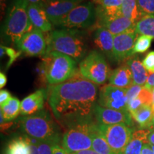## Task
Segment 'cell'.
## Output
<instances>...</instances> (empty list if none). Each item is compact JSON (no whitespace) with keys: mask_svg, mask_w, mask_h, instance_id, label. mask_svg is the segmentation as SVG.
Returning <instances> with one entry per match:
<instances>
[{"mask_svg":"<svg viewBox=\"0 0 154 154\" xmlns=\"http://www.w3.org/2000/svg\"><path fill=\"white\" fill-rule=\"evenodd\" d=\"M97 97V84L77 74L62 84L51 86L48 91V101L55 118L67 128L91 121Z\"/></svg>","mask_w":154,"mask_h":154,"instance_id":"1","label":"cell"},{"mask_svg":"<svg viewBox=\"0 0 154 154\" xmlns=\"http://www.w3.org/2000/svg\"><path fill=\"white\" fill-rule=\"evenodd\" d=\"M47 54L58 51L73 58L76 62L85 57L87 47L85 38L79 31L60 29L50 32L47 39Z\"/></svg>","mask_w":154,"mask_h":154,"instance_id":"2","label":"cell"},{"mask_svg":"<svg viewBox=\"0 0 154 154\" xmlns=\"http://www.w3.org/2000/svg\"><path fill=\"white\" fill-rule=\"evenodd\" d=\"M43 61L44 78L51 86L62 84L77 74V62L66 54L51 51L46 54Z\"/></svg>","mask_w":154,"mask_h":154,"instance_id":"3","label":"cell"},{"mask_svg":"<svg viewBox=\"0 0 154 154\" xmlns=\"http://www.w3.org/2000/svg\"><path fill=\"white\" fill-rule=\"evenodd\" d=\"M21 127L28 136L38 141L53 140L60 143V130L47 111L23 118Z\"/></svg>","mask_w":154,"mask_h":154,"instance_id":"4","label":"cell"},{"mask_svg":"<svg viewBox=\"0 0 154 154\" xmlns=\"http://www.w3.org/2000/svg\"><path fill=\"white\" fill-rule=\"evenodd\" d=\"M28 6L26 0H14L6 20L5 34L9 41L15 44L34 29L28 15Z\"/></svg>","mask_w":154,"mask_h":154,"instance_id":"5","label":"cell"},{"mask_svg":"<svg viewBox=\"0 0 154 154\" xmlns=\"http://www.w3.org/2000/svg\"><path fill=\"white\" fill-rule=\"evenodd\" d=\"M92 121L78 123L69 126L63 134L61 146L68 154L90 149L92 147Z\"/></svg>","mask_w":154,"mask_h":154,"instance_id":"6","label":"cell"},{"mask_svg":"<svg viewBox=\"0 0 154 154\" xmlns=\"http://www.w3.org/2000/svg\"><path fill=\"white\" fill-rule=\"evenodd\" d=\"M78 72L84 79L97 84H104L110 75V69L102 54L92 51L80 61Z\"/></svg>","mask_w":154,"mask_h":154,"instance_id":"7","label":"cell"},{"mask_svg":"<svg viewBox=\"0 0 154 154\" xmlns=\"http://www.w3.org/2000/svg\"><path fill=\"white\" fill-rule=\"evenodd\" d=\"M96 22L95 5L92 2L82 3L70 11L59 27L62 29H86Z\"/></svg>","mask_w":154,"mask_h":154,"instance_id":"8","label":"cell"},{"mask_svg":"<svg viewBox=\"0 0 154 154\" xmlns=\"http://www.w3.org/2000/svg\"><path fill=\"white\" fill-rule=\"evenodd\" d=\"M98 125L115 154H124L134 132L130 126L124 124Z\"/></svg>","mask_w":154,"mask_h":154,"instance_id":"9","label":"cell"},{"mask_svg":"<svg viewBox=\"0 0 154 154\" xmlns=\"http://www.w3.org/2000/svg\"><path fill=\"white\" fill-rule=\"evenodd\" d=\"M19 51L29 57L45 56L47 51V40L41 30L34 28L17 42Z\"/></svg>","mask_w":154,"mask_h":154,"instance_id":"10","label":"cell"},{"mask_svg":"<svg viewBox=\"0 0 154 154\" xmlns=\"http://www.w3.org/2000/svg\"><path fill=\"white\" fill-rule=\"evenodd\" d=\"M126 89L110 84L103 86L99 90V105L108 109L128 111L127 108Z\"/></svg>","mask_w":154,"mask_h":154,"instance_id":"11","label":"cell"},{"mask_svg":"<svg viewBox=\"0 0 154 154\" xmlns=\"http://www.w3.org/2000/svg\"><path fill=\"white\" fill-rule=\"evenodd\" d=\"M138 36L136 31L115 35L113 49V60L120 63L131 58L134 54V48Z\"/></svg>","mask_w":154,"mask_h":154,"instance_id":"12","label":"cell"},{"mask_svg":"<svg viewBox=\"0 0 154 154\" xmlns=\"http://www.w3.org/2000/svg\"><path fill=\"white\" fill-rule=\"evenodd\" d=\"M84 0H63L59 2H48L44 7L50 22L53 26L59 27L70 11Z\"/></svg>","mask_w":154,"mask_h":154,"instance_id":"13","label":"cell"},{"mask_svg":"<svg viewBox=\"0 0 154 154\" xmlns=\"http://www.w3.org/2000/svg\"><path fill=\"white\" fill-rule=\"evenodd\" d=\"M94 116L100 125H114L124 124L130 126L131 124V115L128 111L115 110L102 107L96 104L94 108Z\"/></svg>","mask_w":154,"mask_h":154,"instance_id":"14","label":"cell"},{"mask_svg":"<svg viewBox=\"0 0 154 154\" xmlns=\"http://www.w3.org/2000/svg\"><path fill=\"white\" fill-rule=\"evenodd\" d=\"M96 23L98 26L106 29L113 35H118L125 32L135 31L136 24L131 19L126 18L123 15L101 19L96 21Z\"/></svg>","mask_w":154,"mask_h":154,"instance_id":"15","label":"cell"},{"mask_svg":"<svg viewBox=\"0 0 154 154\" xmlns=\"http://www.w3.org/2000/svg\"><path fill=\"white\" fill-rule=\"evenodd\" d=\"M46 96V91L44 89H39L24 98L21 101V114L32 116L41 111Z\"/></svg>","mask_w":154,"mask_h":154,"instance_id":"16","label":"cell"},{"mask_svg":"<svg viewBox=\"0 0 154 154\" xmlns=\"http://www.w3.org/2000/svg\"><path fill=\"white\" fill-rule=\"evenodd\" d=\"M28 15L34 28L41 30L42 32H51L52 24L50 22L44 7L36 5L29 4Z\"/></svg>","mask_w":154,"mask_h":154,"instance_id":"17","label":"cell"},{"mask_svg":"<svg viewBox=\"0 0 154 154\" xmlns=\"http://www.w3.org/2000/svg\"><path fill=\"white\" fill-rule=\"evenodd\" d=\"M114 36L109 30L101 26H98L94 34V42L96 47L112 59Z\"/></svg>","mask_w":154,"mask_h":154,"instance_id":"18","label":"cell"},{"mask_svg":"<svg viewBox=\"0 0 154 154\" xmlns=\"http://www.w3.org/2000/svg\"><path fill=\"white\" fill-rule=\"evenodd\" d=\"M110 85L121 88H128L134 84L132 74L127 64L119 66L111 72L109 77Z\"/></svg>","mask_w":154,"mask_h":154,"instance_id":"19","label":"cell"},{"mask_svg":"<svg viewBox=\"0 0 154 154\" xmlns=\"http://www.w3.org/2000/svg\"><path fill=\"white\" fill-rule=\"evenodd\" d=\"M149 129H139L133 132L124 154H141L144 143H149Z\"/></svg>","mask_w":154,"mask_h":154,"instance_id":"20","label":"cell"},{"mask_svg":"<svg viewBox=\"0 0 154 154\" xmlns=\"http://www.w3.org/2000/svg\"><path fill=\"white\" fill-rule=\"evenodd\" d=\"M132 74L134 84L143 86L149 78V72L143 66L138 57H131L126 61Z\"/></svg>","mask_w":154,"mask_h":154,"instance_id":"21","label":"cell"},{"mask_svg":"<svg viewBox=\"0 0 154 154\" xmlns=\"http://www.w3.org/2000/svg\"><path fill=\"white\" fill-rule=\"evenodd\" d=\"M92 149L99 154H115L100 131L98 124H94L93 126Z\"/></svg>","mask_w":154,"mask_h":154,"instance_id":"22","label":"cell"},{"mask_svg":"<svg viewBox=\"0 0 154 154\" xmlns=\"http://www.w3.org/2000/svg\"><path fill=\"white\" fill-rule=\"evenodd\" d=\"M131 115L141 129L151 128L154 118V112L151 106H143Z\"/></svg>","mask_w":154,"mask_h":154,"instance_id":"23","label":"cell"},{"mask_svg":"<svg viewBox=\"0 0 154 154\" xmlns=\"http://www.w3.org/2000/svg\"><path fill=\"white\" fill-rule=\"evenodd\" d=\"M136 34L154 38V14L144 15L136 23L135 28Z\"/></svg>","mask_w":154,"mask_h":154,"instance_id":"24","label":"cell"},{"mask_svg":"<svg viewBox=\"0 0 154 154\" xmlns=\"http://www.w3.org/2000/svg\"><path fill=\"white\" fill-rule=\"evenodd\" d=\"M1 113L6 121L16 119L21 113V102L17 98L11 97L7 103L1 106Z\"/></svg>","mask_w":154,"mask_h":154,"instance_id":"25","label":"cell"},{"mask_svg":"<svg viewBox=\"0 0 154 154\" xmlns=\"http://www.w3.org/2000/svg\"><path fill=\"white\" fill-rule=\"evenodd\" d=\"M121 13L123 16L131 19L136 24L142 17L138 7L137 0H123Z\"/></svg>","mask_w":154,"mask_h":154,"instance_id":"26","label":"cell"},{"mask_svg":"<svg viewBox=\"0 0 154 154\" xmlns=\"http://www.w3.org/2000/svg\"><path fill=\"white\" fill-rule=\"evenodd\" d=\"M7 154H30L29 143L26 138H18L12 140L8 144Z\"/></svg>","mask_w":154,"mask_h":154,"instance_id":"27","label":"cell"},{"mask_svg":"<svg viewBox=\"0 0 154 154\" xmlns=\"http://www.w3.org/2000/svg\"><path fill=\"white\" fill-rule=\"evenodd\" d=\"M94 5L110 12L122 14L121 6L123 0H91Z\"/></svg>","mask_w":154,"mask_h":154,"instance_id":"28","label":"cell"},{"mask_svg":"<svg viewBox=\"0 0 154 154\" xmlns=\"http://www.w3.org/2000/svg\"><path fill=\"white\" fill-rule=\"evenodd\" d=\"M152 39H153V38L148 36H138L134 45V54L146 52V51L149 49L150 47H151Z\"/></svg>","mask_w":154,"mask_h":154,"instance_id":"29","label":"cell"},{"mask_svg":"<svg viewBox=\"0 0 154 154\" xmlns=\"http://www.w3.org/2000/svg\"><path fill=\"white\" fill-rule=\"evenodd\" d=\"M0 51H1V58H2L4 56H7L8 57V61L7 63V68H9L10 66L17 60V59L22 54L21 51H16V50L12 49L11 47H5V46L1 45L0 47Z\"/></svg>","mask_w":154,"mask_h":154,"instance_id":"30","label":"cell"},{"mask_svg":"<svg viewBox=\"0 0 154 154\" xmlns=\"http://www.w3.org/2000/svg\"><path fill=\"white\" fill-rule=\"evenodd\" d=\"M137 4L142 17L154 14V0H137Z\"/></svg>","mask_w":154,"mask_h":154,"instance_id":"31","label":"cell"},{"mask_svg":"<svg viewBox=\"0 0 154 154\" xmlns=\"http://www.w3.org/2000/svg\"><path fill=\"white\" fill-rule=\"evenodd\" d=\"M59 143L53 140H44L38 142L37 147L38 154H52L53 146Z\"/></svg>","mask_w":154,"mask_h":154,"instance_id":"32","label":"cell"},{"mask_svg":"<svg viewBox=\"0 0 154 154\" xmlns=\"http://www.w3.org/2000/svg\"><path fill=\"white\" fill-rule=\"evenodd\" d=\"M143 86L136 85V84H133L126 89V97H127V101L130 102L132 100L138 97L139 96L140 92L143 90Z\"/></svg>","mask_w":154,"mask_h":154,"instance_id":"33","label":"cell"},{"mask_svg":"<svg viewBox=\"0 0 154 154\" xmlns=\"http://www.w3.org/2000/svg\"><path fill=\"white\" fill-rule=\"evenodd\" d=\"M143 66L150 74L154 73V51H150L142 61Z\"/></svg>","mask_w":154,"mask_h":154,"instance_id":"34","label":"cell"},{"mask_svg":"<svg viewBox=\"0 0 154 154\" xmlns=\"http://www.w3.org/2000/svg\"><path fill=\"white\" fill-rule=\"evenodd\" d=\"M12 96H11L10 92L6 89H2L0 91V106L5 105L9 101Z\"/></svg>","mask_w":154,"mask_h":154,"instance_id":"35","label":"cell"},{"mask_svg":"<svg viewBox=\"0 0 154 154\" xmlns=\"http://www.w3.org/2000/svg\"><path fill=\"white\" fill-rule=\"evenodd\" d=\"M143 87L152 91V90L154 88V73L149 74L147 82H146L145 85L143 86Z\"/></svg>","mask_w":154,"mask_h":154,"instance_id":"36","label":"cell"},{"mask_svg":"<svg viewBox=\"0 0 154 154\" xmlns=\"http://www.w3.org/2000/svg\"><path fill=\"white\" fill-rule=\"evenodd\" d=\"M52 154H68L66 151L63 149L62 146H60L59 144H55L53 146Z\"/></svg>","mask_w":154,"mask_h":154,"instance_id":"37","label":"cell"},{"mask_svg":"<svg viewBox=\"0 0 154 154\" xmlns=\"http://www.w3.org/2000/svg\"><path fill=\"white\" fill-rule=\"evenodd\" d=\"M141 154H154V151L149 143H144L142 149Z\"/></svg>","mask_w":154,"mask_h":154,"instance_id":"38","label":"cell"},{"mask_svg":"<svg viewBox=\"0 0 154 154\" xmlns=\"http://www.w3.org/2000/svg\"><path fill=\"white\" fill-rule=\"evenodd\" d=\"M29 4H32V5H36L41 6L42 7H45L47 5V0H26Z\"/></svg>","mask_w":154,"mask_h":154,"instance_id":"39","label":"cell"},{"mask_svg":"<svg viewBox=\"0 0 154 154\" xmlns=\"http://www.w3.org/2000/svg\"><path fill=\"white\" fill-rule=\"evenodd\" d=\"M7 82V78L3 72L0 73V88H3Z\"/></svg>","mask_w":154,"mask_h":154,"instance_id":"40","label":"cell"},{"mask_svg":"<svg viewBox=\"0 0 154 154\" xmlns=\"http://www.w3.org/2000/svg\"><path fill=\"white\" fill-rule=\"evenodd\" d=\"M72 154H99L97 152H96L93 149H87V150H84V151H81L76 153H72Z\"/></svg>","mask_w":154,"mask_h":154,"instance_id":"41","label":"cell"},{"mask_svg":"<svg viewBox=\"0 0 154 154\" xmlns=\"http://www.w3.org/2000/svg\"><path fill=\"white\" fill-rule=\"evenodd\" d=\"M30 145V154H38L37 145L29 143Z\"/></svg>","mask_w":154,"mask_h":154,"instance_id":"42","label":"cell"},{"mask_svg":"<svg viewBox=\"0 0 154 154\" xmlns=\"http://www.w3.org/2000/svg\"><path fill=\"white\" fill-rule=\"evenodd\" d=\"M148 139H149V143L151 144V145L154 146V131L150 133Z\"/></svg>","mask_w":154,"mask_h":154,"instance_id":"43","label":"cell"},{"mask_svg":"<svg viewBox=\"0 0 154 154\" xmlns=\"http://www.w3.org/2000/svg\"><path fill=\"white\" fill-rule=\"evenodd\" d=\"M152 93V103H151V107H152V109H153V112H154V88L153 90H152L151 91Z\"/></svg>","mask_w":154,"mask_h":154,"instance_id":"44","label":"cell"},{"mask_svg":"<svg viewBox=\"0 0 154 154\" xmlns=\"http://www.w3.org/2000/svg\"><path fill=\"white\" fill-rule=\"evenodd\" d=\"M149 129H151V130L154 131V118H153V121H152V124H151V128H150Z\"/></svg>","mask_w":154,"mask_h":154,"instance_id":"45","label":"cell"},{"mask_svg":"<svg viewBox=\"0 0 154 154\" xmlns=\"http://www.w3.org/2000/svg\"><path fill=\"white\" fill-rule=\"evenodd\" d=\"M59 1H63V0H47L48 2H59Z\"/></svg>","mask_w":154,"mask_h":154,"instance_id":"46","label":"cell"},{"mask_svg":"<svg viewBox=\"0 0 154 154\" xmlns=\"http://www.w3.org/2000/svg\"><path fill=\"white\" fill-rule=\"evenodd\" d=\"M151 147H152V149H153V150L154 151V146L153 145H151Z\"/></svg>","mask_w":154,"mask_h":154,"instance_id":"47","label":"cell"},{"mask_svg":"<svg viewBox=\"0 0 154 154\" xmlns=\"http://www.w3.org/2000/svg\"><path fill=\"white\" fill-rule=\"evenodd\" d=\"M5 154H7V152H6V153H5Z\"/></svg>","mask_w":154,"mask_h":154,"instance_id":"48","label":"cell"}]
</instances>
